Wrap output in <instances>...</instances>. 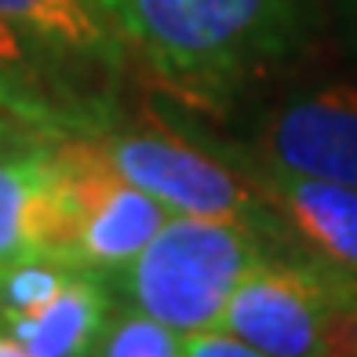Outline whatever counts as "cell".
Returning <instances> with one entry per match:
<instances>
[{"mask_svg":"<svg viewBox=\"0 0 357 357\" xmlns=\"http://www.w3.org/2000/svg\"><path fill=\"white\" fill-rule=\"evenodd\" d=\"M266 259L252 226L172 212L135 259L102 273L117 299L178 332L219 324L241 278Z\"/></svg>","mask_w":357,"mask_h":357,"instance_id":"cell-2","label":"cell"},{"mask_svg":"<svg viewBox=\"0 0 357 357\" xmlns=\"http://www.w3.org/2000/svg\"><path fill=\"white\" fill-rule=\"evenodd\" d=\"M106 160L124 178H132L168 212L178 215H212L252 226L259 234L270 222V204L263 193L237 178L222 160L208 157L165 132H124V135H91Z\"/></svg>","mask_w":357,"mask_h":357,"instance_id":"cell-5","label":"cell"},{"mask_svg":"<svg viewBox=\"0 0 357 357\" xmlns=\"http://www.w3.org/2000/svg\"><path fill=\"white\" fill-rule=\"evenodd\" d=\"M183 357H259L248 339H241L226 324H204V328L183 332Z\"/></svg>","mask_w":357,"mask_h":357,"instance_id":"cell-12","label":"cell"},{"mask_svg":"<svg viewBox=\"0 0 357 357\" xmlns=\"http://www.w3.org/2000/svg\"><path fill=\"white\" fill-rule=\"evenodd\" d=\"M22 132H37V128H29L26 121H19L15 113H8L4 106H0V150H4V146L22 142V139H19Z\"/></svg>","mask_w":357,"mask_h":357,"instance_id":"cell-13","label":"cell"},{"mask_svg":"<svg viewBox=\"0 0 357 357\" xmlns=\"http://www.w3.org/2000/svg\"><path fill=\"white\" fill-rule=\"evenodd\" d=\"M91 354L99 357H183V332L139 306H109Z\"/></svg>","mask_w":357,"mask_h":357,"instance_id":"cell-11","label":"cell"},{"mask_svg":"<svg viewBox=\"0 0 357 357\" xmlns=\"http://www.w3.org/2000/svg\"><path fill=\"white\" fill-rule=\"evenodd\" d=\"M0 22L29 52L99 70H117L128 47L102 0H0Z\"/></svg>","mask_w":357,"mask_h":357,"instance_id":"cell-8","label":"cell"},{"mask_svg":"<svg viewBox=\"0 0 357 357\" xmlns=\"http://www.w3.org/2000/svg\"><path fill=\"white\" fill-rule=\"evenodd\" d=\"M259 357L357 354V281L321 263L259 259L219 317Z\"/></svg>","mask_w":357,"mask_h":357,"instance_id":"cell-4","label":"cell"},{"mask_svg":"<svg viewBox=\"0 0 357 357\" xmlns=\"http://www.w3.org/2000/svg\"><path fill=\"white\" fill-rule=\"evenodd\" d=\"M172 212L106 160L95 139H52L44 259L109 273L135 259Z\"/></svg>","mask_w":357,"mask_h":357,"instance_id":"cell-3","label":"cell"},{"mask_svg":"<svg viewBox=\"0 0 357 357\" xmlns=\"http://www.w3.org/2000/svg\"><path fill=\"white\" fill-rule=\"evenodd\" d=\"M0 106L44 135H55L59 128V109L44 91V77L33 52L4 22H0Z\"/></svg>","mask_w":357,"mask_h":357,"instance_id":"cell-10","label":"cell"},{"mask_svg":"<svg viewBox=\"0 0 357 357\" xmlns=\"http://www.w3.org/2000/svg\"><path fill=\"white\" fill-rule=\"evenodd\" d=\"M52 201V142H15L0 150V266L44 259Z\"/></svg>","mask_w":357,"mask_h":357,"instance_id":"cell-9","label":"cell"},{"mask_svg":"<svg viewBox=\"0 0 357 357\" xmlns=\"http://www.w3.org/2000/svg\"><path fill=\"white\" fill-rule=\"evenodd\" d=\"M128 47L183 95H222L281 66L314 29L317 0H102Z\"/></svg>","mask_w":357,"mask_h":357,"instance_id":"cell-1","label":"cell"},{"mask_svg":"<svg viewBox=\"0 0 357 357\" xmlns=\"http://www.w3.org/2000/svg\"><path fill=\"white\" fill-rule=\"evenodd\" d=\"M259 146L270 168L357 186V88L328 84L296 95L270 113Z\"/></svg>","mask_w":357,"mask_h":357,"instance_id":"cell-6","label":"cell"},{"mask_svg":"<svg viewBox=\"0 0 357 357\" xmlns=\"http://www.w3.org/2000/svg\"><path fill=\"white\" fill-rule=\"evenodd\" d=\"M259 193L314 263L357 281V186L266 165Z\"/></svg>","mask_w":357,"mask_h":357,"instance_id":"cell-7","label":"cell"}]
</instances>
